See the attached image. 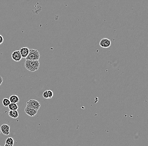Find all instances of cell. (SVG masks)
I'll use <instances>...</instances> for the list:
<instances>
[{"label": "cell", "mask_w": 148, "mask_h": 146, "mask_svg": "<svg viewBox=\"0 0 148 146\" xmlns=\"http://www.w3.org/2000/svg\"><path fill=\"white\" fill-rule=\"evenodd\" d=\"M39 66V61L26 60L24 63V67L26 69L30 72H34L38 70Z\"/></svg>", "instance_id": "6da1fadb"}, {"label": "cell", "mask_w": 148, "mask_h": 146, "mask_svg": "<svg viewBox=\"0 0 148 146\" xmlns=\"http://www.w3.org/2000/svg\"><path fill=\"white\" fill-rule=\"evenodd\" d=\"M40 57L39 51L37 49H30L29 54L26 58V60L38 61Z\"/></svg>", "instance_id": "7a4b0ae2"}, {"label": "cell", "mask_w": 148, "mask_h": 146, "mask_svg": "<svg viewBox=\"0 0 148 146\" xmlns=\"http://www.w3.org/2000/svg\"><path fill=\"white\" fill-rule=\"evenodd\" d=\"M26 106L38 111L41 107V104L39 102L36 100L31 99L27 102Z\"/></svg>", "instance_id": "3957f363"}, {"label": "cell", "mask_w": 148, "mask_h": 146, "mask_svg": "<svg viewBox=\"0 0 148 146\" xmlns=\"http://www.w3.org/2000/svg\"><path fill=\"white\" fill-rule=\"evenodd\" d=\"M99 45L103 48H109L111 45V41L107 38H103L101 39L99 42Z\"/></svg>", "instance_id": "277c9868"}, {"label": "cell", "mask_w": 148, "mask_h": 146, "mask_svg": "<svg viewBox=\"0 0 148 146\" xmlns=\"http://www.w3.org/2000/svg\"><path fill=\"white\" fill-rule=\"evenodd\" d=\"M11 56H12V60L15 61L16 62H19L22 58L19 50H16L13 51V53H12Z\"/></svg>", "instance_id": "5b68a950"}, {"label": "cell", "mask_w": 148, "mask_h": 146, "mask_svg": "<svg viewBox=\"0 0 148 146\" xmlns=\"http://www.w3.org/2000/svg\"><path fill=\"white\" fill-rule=\"evenodd\" d=\"M10 126L8 124H3L1 126V133L6 136H8L10 134Z\"/></svg>", "instance_id": "8992f818"}, {"label": "cell", "mask_w": 148, "mask_h": 146, "mask_svg": "<svg viewBox=\"0 0 148 146\" xmlns=\"http://www.w3.org/2000/svg\"><path fill=\"white\" fill-rule=\"evenodd\" d=\"M24 111L28 116L31 117H34L37 114L38 111L31 108L26 106L24 109Z\"/></svg>", "instance_id": "52a82bcc"}, {"label": "cell", "mask_w": 148, "mask_h": 146, "mask_svg": "<svg viewBox=\"0 0 148 146\" xmlns=\"http://www.w3.org/2000/svg\"><path fill=\"white\" fill-rule=\"evenodd\" d=\"M19 51L22 58H26L29 54L30 49L27 47H24L20 48Z\"/></svg>", "instance_id": "ba28073f"}, {"label": "cell", "mask_w": 148, "mask_h": 146, "mask_svg": "<svg viewBox=\"0 0 148 146\" xmlns=\"http://www.w3.org/2000/svg\"><path fill=\"white\" fill-rule=\"evenodd\" d=\"M8 115L11 118L16 119L19 116L18 112L17 110H10L8 112Z\"/></svg>", "instance_id": "9c48e42d"}, {"label": "cell", "mask_w": 148, "mask_h": 146, "mask_svg": "<svg viewBox=\"0 0 148 146\" xmlns=\"http://www.w3.org/2000/svg\"><path fill=\"white\" fill-rule=\"evenodd\" d=\"M9 100L11 103L17 104L20 101V99L18 96L15 95L11 96L10 97H9Z\"/></svg>", "instance_id": "30bf717a"}, {"label": "cell", "mask_w": 148, "mask_h": 146, "mask_svg": "<svg viewBox=\"0 0 148 146\" xmlns=\"http://www.w3.org/2000/svg\"><path fill=\"white\" fill-rule=\"evenodd\" d=\"M8 107L10 110H17L18 108L17 104L14 103H10Z\"/></svg>", "instance_id": "8fae6325"}, {"label": "cell", "mask_w": 148, "mask_h": 146, "mask_svg": "<svg viewBox=\"0 0 148 146\" xmlns=\"http://www.w3.org/2000/svg\"><path fill=\"white\" fill-rule=\"evenodd\" d=\"M14 139L11 137L7 138L5 141V143H6L5 144H8L9 145H14Z\"/></svg>", "instance_id": "7c38bea8"}, {"label": "cell", "mask_w": 148, "mask_h": 146, "mask_svg": "<svg viewBox=\"0 0 148 146\" xmlns=\"http://www.w3.org/2000/svg\"><path fill=\"white\" fill-rule=\"evenodd\" d=\"M10 103V101L8 98H4L2 100V104L4 107H8Z\"/></svg>", "instance_id": "4fadbf2b"}, {"label": "cell", "mask_w": 148, "mask_h": 146, "mask_svg": "<svg viewBox=\"0 0 148 146\" xmlns=\"http://www.w3.org/2000/svg\"><path fill=\"white\" fill-rule=\"evenodd\" d=\"M48 94L49 96V99H51L52 98L53 96V92L52 90H47Z\"/></svg>", "instance_id": "5bb4252c"}, {"label": "cell", "mask_w": 148, "mask_h": 146, "mask_svg": "<svg viewBox=\"0 0 148 146\" xmlns=\"http://www.w3.org/2000/svg\"><path fill=\"white\" fill-rule=\"evenodd\" d=\"M43 98L45 99H49V96L48 94L47 90H45L43 92Z\"/></svg>", "instance_id": "9a60e30c"}, {"label": "cell", "mask_w": 148, "mask_h": 146, "mask_svg": "<svg viewBox=\"0 0 148 146\" xmlns=\"http://www.w3.org/2000/svg\"><path fill=\"white\" fill-rule=\"evenodd\" d=\"M4 42V38L1 35H0V45Z\"/></svg>", "instance_id": "2e32d148"}, {"label": "cell", "mask_w": 148, "mask_h": 146, "mask_svg": "<svg viewBox=\"0 0 148 146\" xmlns=\"http://www.w3.org/2000/svg\"><path fill=\"white\" fill-rule=\"evenodd\" d=\"M3 82V79L1 76H0V86L1 85Z\"/></svg>", "instance_id": "e0dca14e"}, {"label": "cell", "mask_w": 148, "mask_h": 146, "mask_svg": "<svg viewBox=\"0 0 148 146\" xmlns=\"http://www.w3.org/2000/svg\"><path fill=\"white\" fill-rule=\"evenodd\" d=\"M4 146H13V145H9V144H5Z\"/></svg>", "instance_id": "ac0fdd59"}, {"label": "cell", "mask_w": 148, "mask_h": 146, "mask_svg": "<svg viewBox=\"0 0 148 146\" xmlns=\"http://www.w3.org/2000/svg\"><path fill=\"white\" fill-rule=\"evenodd\" d=\"M1 130H0V134H1Z\"/></svg>", "instance_id": "d6986e66"}]
</instances>
